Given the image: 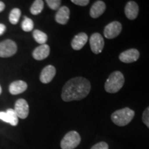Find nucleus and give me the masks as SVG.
I'll return each mask as SVG.
<instances>
[{"instance_id": "nucleus-26", "label": "nucleus", "mask_w": 149, "mask_h": 149, "mask_svg": "<svg viewBox=\"0 0 149 149\" xmlns=\"http://www.w3.org/2000/svg\"><path fill=\"white\" fill-rule=\"evenodd\" d=\"M6 30V27L4 24H0V36L2 35L5 33Z\"/></svg>"}, {"instance_id": "nucleus-1", "label": "nucleus", "mask_w": 149, "mask_h": 149, "mask_svg": "<svg viewBox=\"0 0 149 149\" xmlns=\"http://www.w3.org/2000/svg\"><path fill=\"white\" fill-rule=\"evenodd\" d=\"M91 86L88 79L82 77L72 78L65 84L61 91V99L64 102L81 100L88 96Z\"/></svg>"}, {"instance_id": "nucleus-21", "label": "nucleus", "mask_w": 149, "mask_h": 149, "mask_svg": "<svg viewBox=\"0 0 149 149\" xmlns=\"http://www.w3.org/2000/svg\"><path fill=\"white\" fill-rule=\"evenodd\" d=\"M22 29L25 32H30V31H33V28H34V23H33V20L27 17H24V19L23 20L22 23Z\"/></svg>"}, {"instance_id": "nucleus-14", "label": "nucleus", "mask_w": 149, "mask_h": 149, "mask_svg": "<svg viewBox=\"0 0 149 149\" xmlns=\"http://www.w3.org/2000/svg\"><path fill=\"white\" fill-rule=\"evenodd\" d=\"M70 17V10L68 7H60L57 11L55 19L57 23L61 25H65L68 22Z\"/></svg>"}, {"instance_id": "nucleus-27", "label": "nucleus", "mask_w": 149, "mask_h": 149, "mask_svg": "<svg viewBox=\"0 0 149 149\" xmlns=\"http://www.w3.org/2000/svg\"><path fill=\"white\" fill-rule=\"evenodd\" d=\"M5 3L3 2V1H0V13L2 12V11L5 9Z\"/></svg>"}, {"instance_id": "nucleus-8", "label": "nucleus", "mask_w": 149, "mask_h": 149, "mask_svg": "<svg viewBox=\"0 0 149 149\" xmlns=\"http://www.w3.org/2000/svg\"><path fill=\"white\" fill-rule=\"evenodd\" d=\"M14 111H15L19 118L26 119L29 114V106L26 100L24 99H19L15 104Z\"/></svg>"}, {"instance_id": "nucleus-17", "label": "nucleus", "mask_w": 149, "mask_h": 149, "mask_svg": "<svg viewBox=\"0 0 149 149\" xmlns=\"http://www.w3.org/2000/svg\"><path fill=\"white\" fill-rule=\"evenodd\" d=\"M106 4L102 1H97L93 3L90 10V15L92 18H98L105 12Z\"/></svg>"}, {"instance_id": "nucleus-23", "label": "nucleus", "mask_w": 149, "mask_h": 149, "mask_svg": "<svg viewBox=\"0 0 149 149\" xmlns=\"http://www.w3.org/2000/svg\"><path fill=\"white\" fill-rule=\"evenodd\" d=\"M142 121L145 125L149 128V107H147L143 112Z\"/></svg>"}, {"instance_id": "nucleus-25", "label": "nucleus", "mask_w": 149, "mask_h": 149, "mask_svg": "<svg viewBox=\"0 0 149 149\" xmlns=\"http://www.w3.org/2000/svg\"><path fill=\"white\" fill-rule=\"evenodd\" d=\"M71 2L80 6H84L88 4L89 1L88 0H71Z\"/></svg>"}, {"instance_id": "nucleus-3", "label": "nucleus", "mask_w": 149, "mask_h": 149, "mask_svg": "<svg viewBox=\"0 0 149 149\" xmlns=\"http://www.w3.org/2000/svg\"><path fill=\"white\" fill-rule=\"evenodd\" d=\"M135 116V112L130 108L117 110L112 113L111 120L115 125L118 126H124L131 122Z\"/></svg>"}, {"instance_id": "nucleus-12", "label": "nucleus", "mask_w": 149, "mask_h": 149, "mask_svg": "<svg viewBox=\"0 0 149 149\" xmlns=\"http://www.w3.org/2000/svg\"><path fill=\"white\" fill-rule=\"evenodd\" d=\"M124 13L128 19L134 20L137 18L139 13V6L135 1H130L126 3Z\"/></svg>"}, {"instance_id": "nucleus-7", "label": "nucleus", "mask_w": 149, "mask_h": 149, "mask_svg": "<svg viewBox=\"0 0 149 149\" xmlns=\"http://www.w3.org/2000/svg\"><path fill=\"white\" fill-rule=\"evenodd\" d=\"M90 46L93 53L99 54L102 53L104 47V40L101 34L95 33L90 37Z\"/></svg>"}, {"instance_id": "nucleus-15", "label": "nucleus", "mask_w": 149, "mask_h": 149, "mask_svg": "<svg viewBox=\"0 0 149 149\" xmlns=\"http://www.w3.org/2000/svg\"><path fill=\"white\" fill-rule=\"evenodd\" d=\"M87 42H88V35L85 33H80L79 34L76 35L71 42L72 49L75 50V51L81 50Z\"/></svg>"}, {"instance_id": "nucleus-5", "label": "nucleus", "mask_w": 149, "mask_h": 149, "mask_svg": "<svg viewBox=\"0 0 149 149\" xmlns=\"http://www.w3.org/2000/svg\"><path fill=\"white\" fill-rule=\"evenodd\" d=\"M17 51V46L14 41L6 40L0 42V57H12Z\"/></svg>"}, {"instance_id": "nucleus-18", "label": "nucleus", "mask_w": 149, "mask_h": 149, "mask_svg": "<svg viewBox=\"0 0 149 149\" xmlns=\"http://www.w3.org/2000/svg\"><path fill=\"white\" fill-rule=\"evenodd\" d=\"M33 36L34 40L36 42L40 44V45L45 44L46 41L48 40V36L45 33L42 32L40 30H35L33 33Z\"/></svg>"}, {"instance_id": "nucleus-9", "label": "nucleus", "mask_w": 149, "mask_h": 149, "mask_svg": "<svg viewBox=\"0 0 149 149\" xmlns=\"http://www.w3.org/2000/svg\"><path fill=\"white\" fill-rule=\"evenodd\" d=\"M139 56H140V54L138 50L135 48H130L121 53L119 56V59L123 63L130 64V63L135 62L138 60Z\"/></svg>"}, {"instance_id": "nucleus-19", "label": "nucleus", "mask_w": 149, "mask_h": 149, "mask_svg": "<svg viewBox=\"0 0 149 149\" xmlns=\"http://www.w3.org/2000/svg\"><path fill=\"white\" fill-rule=\"evenodd\" d=\"M44 3L42 0H35L30 9L31 14L34 15L40 14L44 8Z\"/></svg>"}, {"instance_id": "nucleus-4", "label": "nucleus", "mask_w": 149, "mask_h": 149, "mask_svg": "<svg viewBox=\"0 0 149 149\" xmlns=\"http://www.w3.org/2000/svg\"><path fill=\"white\" fill-rule=\"evenodd\" d=\"M81 142V137L75 130H71L66 133L61 139L60 146L61 149H74Z\"/></svg>"}, {"instance_id": "nucleus-10", "label": "nucleus", "mask_w": 149, "mask_h": 149, "mask_svg": "<svg viewBox=\"0 0 149 149\" xmlns=\"http://www.w3.org/2000/svg\"><path fill=\"white\" fill-rule=\"evenodd\" d=\"M19 117L17 115L15 111L13 109H8L6 112H0V120L4 122L8 123L11 126H15L19 122Z\"/></svg>"}, {"instance_id": "nucleus-2", "label": "nucleus", "mask_w": 149, "mask_h": 149, "mask_svg": "<svg viewBox=\"0 0 149 149\" xmlns=\"http://www.w3.org/2000/svg\"><path fill=\"white\" fill-rule=\"evenodd\" d=\"M124 77L120 71H115L110 74L104 84V88L109 93H117L124 84Z\"/></svg>"}, {"instance_id": "nucleus-6", "label": "nucleus", "mask_w": 149, "mask_h": 149, "mask_svg": "<svg viewBox=\"0 0 149 149\" xmlns=\"http://www.w3.org/2000/svg\"><path fill=\"white\" fill-rule=\"evenodd\" d=\"M122 26L120 22L114 21L107 24L104 28V35L106 38L113 39L120 34Z\"/></svg>"}, {"instance_id": "nucleus-22", "label": "nucleus", "mask_w": 149, "mask_h": 149, "mask_svg": "<svg viewBox=\"0 0 149 149\" xmlns=\"http://www.w3.org/2000/svg\"><path fill=\"white\" fill-rule=\"evenodd\" d=\"M46 2L52 10H58L60 8L61 1L60 0H46Z\"/></svg>"}, {"instance_id": "nucleus-28", "label": "nucleus", "mask_w": 149, "mask_h": 149, "mask_svg": "<svg viewBox=\"0 0 149 149\" xmlns=\"http://www.w3.org/2000/svg\"><path fill=\"white\" fill-rule=\"evenodd\" d=\"M1 93H2V88H1V85H0V95L1 94Z\"/></svg>"}, {"instance_id": "nucleus-20", "label": "nucleus", "mask_w": 149, "mask_h": 149, "mask_svg": "<svg viewBox=\"0 0 149 149\" xmlns=\"http://www.w3.org/2000/svg\"><path fill=\"white\" fill-rule=\"evenodd\" d=\"M21 10L19 8H15L10 11V15H9V22H10L13 25H15L18 23L20 17H21Z\"/></svg>"}, {"instance_id": "nucleus-24", "label": "nucleus", "mask_w": 149, "mask_h": 149, "mask_svg": "<svg viewBox=\"0 0 149 149\" xmlns=\"http://www.w3.org/2000/svg\"><path fill=\"white\" fill-rule=\"evenodd\" d=\"M91 149H109V145L105 141H100L93 146Z\"/></svg>"}, {"instance_id": "nucleus-11", "label": "nucleus", "mask_w": 149, "mask_h": 149, "mask_svg": "<svg viewBox=\"0 0 149 149\" xmlns=\"http://www.w3.org/2000/svg\"><path fill=\"white\" fill-rule=\"evenodd\" d=\"M56 74L55 68L52 65H48L43 68L41 72L40 79L43 84L50 83L53 80Z\"/></svg>"}, {"instance_id": "nucleus-13", "label": "nucleus", "mask_w": 149, "mask_h": 149, "mask_svg": "<svg viewBox=\"0 0 149 149\" xmlns=\"http://www.w3.org/2000/svg\"><path fill=\"white\" fill-rule=\"evenodd\" d=\"M50 47L47 44H42L37 47L33 52V58L36 60L41 61L47 58L50 54Z\"/></svg>"}, {"instance_id": "nucleus-16", "label": "nucleus", "mask_w": 149, "mask_h": 149, "mask_svg": "<svg viewBox=\"0 0 149 149\" xmlns=\"http://www.w3.org/2000/svg\"><path fill=\"white\" fill-rule=\"evenodd\" d=\"M28 88L26 82L22 80H17L12 82L9 86V92L10 94L19 95L26 91Z\"/></svg>"}]
</instances>
